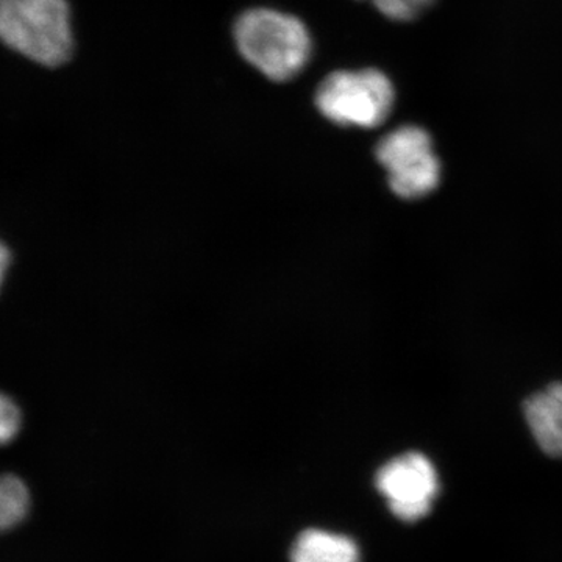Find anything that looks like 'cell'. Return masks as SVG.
Instances as JSON below:
<instances>
[{"label":"cell","mask_w":562,"mask_h":562,"mask_svg":"<svg viewBox=\"0 0 562 562\" xmlns=\"http://www.w3.org/2000/svg\"><path fill=\"white\" fill-rule=\"evenodd\" d=\"M244 60L272 81L301 74L312 57L313 41L299 18L271 9L246 11L233 27Z\"/></svg>","instance_id":"cell-1"},{"label":"cell","mask_w":562,"mask_h":562,"mask_svg":"<svg viewBox=\"0 0 562 562\" xmlns=\"http://www.w3.org/2000/svg\"><path fill=\"white\" fill-rule=\"evenodd\" d=\"M0 36L33 63L57 68L74 50L66 0H0Z\"/></svg>","instance_id":"cell-2"},{"label":"cell","mask_w":562,"mask_h":562,"mask_svg":"<svg viewBox=\"0 0 562 562\" xmlns=\"http://www.w3.org/2000/svg\"><path fill=\"white\" fill-rule=\"evenodd\" d=\"M314 101L333 124L375 128L390 117L395 91L382 70H336L322 80Z\"/></svg>","instance_id":"cell-3"},{"label":"cell","mask_w":562,"mask_h":562,"mask_svg":"<svg viewBox=\"0 0 562 562\" xmlns=\"http://www.w3.org/2000/svg\"><path fill=\"white\" fill-rule=\"evenodd\" d=\"M386 169L391 190L402 199H420L438 188L441 162L431 136L417 125H403L387 133L375 149Z\"/></svg>","instance_id":"cell-4"},{"label":"cell","mask_w":562,"mask_h":562,"mask_svg":"<svg viewBox=\"0 0 562 562\" xmlns=\"http://www.w3.org/2000/svg\"><path fill=\"white\" fill-rule=\"evenodd\" d=\"M375 484L392 514L408 524L430 514L441 487L435 465L419 452L401 454L387 461L376 472Z\"/></svg>","instance_id":"cell-5"},{"label":"cell","mask_w":562,"mask_h":562,"mask_svg":"<svg viewBox=\"0 0 562 562\" xmlns=\"http://www.w3.org/2000/svg\"><path fill=\"white\" fill-rule=\"evenodd\" d=\"M525 419L542 452L562 458V383L531 395L525 402Z\"/></svg>","instance_id":"cell-6"},{"label":"cell","mask_w":562,"mask_h":562,"mask_svg":"<svg viewBox=\"0 0 562 562\" xmlns=\"http://www.w3.org/2000/svg\"><path fill=\"white\" fill-rule=\"evenodd\" d=\"M292 562H360L357 543L347 536L322 530L303 531L291 550Z\"/></svg>","instance_id":"cell-7"},{"label":"cell","mask_w":562,"mask_h":562,"mask_svg":"<svg viewBox=\"0 0 562 562\" xmlns=\"http://www.w3.org/2000/svg\"><path fill=\"white\" fill-rule=\"evenodd\" d=\"M29 509L27 487L14 475H5L0 483V527L3 531L16 527Z\"/></svg>","instance_id":"cell-8"},{"label":"cell","mask_w":562,"mask_h":562,"mask_svg":"<svg viewBox=\"0 0 562 562\" xmlns=\"http://www.w3.org/2000/svg\"><path fill=\"white\" fill-rule=\"evenodd\" d=\"M392 21H412L424 13L435 0H371Z\"/></svg>","instance_id":"cell-9"},{"label":"cell","mask_w":562,"mask_h":562,"mask_svg":"<svg viewBox=\"0 0 562 562\" xmlns=\"http://www.w3.org/2000/svg\"><path fill=\"white\" fill-rule=\"evenodd\" d=\"M20 409L10 398L2 397V402H0V439L3 443L13 439V436L20 430Z\"/></svg>","instance_id":"cell-10"}]
</instances>
